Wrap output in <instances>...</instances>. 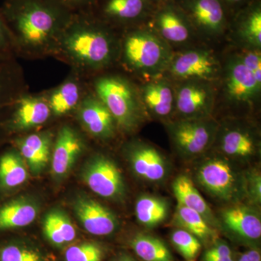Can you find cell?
Returning <instances> with one entry per match:
<instances>
[{
  "mask_svg": "<svg viewBox=\"0 0 261 261\" xmlns=\"http://www.w3.org/2000/svg\"><path fill=\"white\" fill-rule=\"evenodd\" d=\"M176 215L178 224L196 238L207 240L215 236L214 230L203 216L197 211L178 203Z\"/></svg>",
  "mask_w": 261,
  "mask_h": 261,
  "instance_id": "cell-31",
  "label": "cell"
},
{
  "mask_svg": "<svg viewBox=\"0 0 261 261\" xmlns=\"http://www.w3.org/2000/svg\"><path fill=\"white\" fill-rule=\"evenodd\" d=\"M184 12L191 25L209 35L224 32L226 18L221 0H184Z\"/></svg>",
  "mask_w": 261,
  "mask_h": 261,
  "instance_id": "cell-10",
  "label": "cell"
},
{
  "mask_svg": "<svg viewBox=\"0 0 261 261\" xmlns=\"http://www.w3.org/2000/svg\"><path fill=\"white\" fill-rule=\"evenodd\" d=\"M43 231L49 243L58 247L71 243L76 236L74 226L68 215L59 209H55L46 215Z\"/></svg>",
  "mask_w": 261,
  "mask_h": 261,
  "instance_id": "cell-22",
  "label": "cell"
},
{
  "mask_svg": "<svg viewBox=\"0 0 261 261\" xmlns=\"http://www.w3.org/2000/svg\"><path fill=\"white\" fill-rule=\"evenodd\" d=\"M238 261H261L260 252L256 250H249L245 252Z\"/></svg>",
  "mask_w": 261,
  "mask_h": 261,
  "instance_id": "cell-40",
  "label": "cell"
},
{
  "mask_svg": "<svg viewBox=\"0 0 261 261\" xmlns=\"http://www.w3.org/2000/svg\"><path fill=\"white\" fill-rule=\"evenodd\" d=\"M154 25L158 35L166 42L182 44L192 35L191 23L181 9L168 5L156 13Z\"/></svg>",
  "mask_w": 261,
  "mask_h": 261,
  "instance_id": "cell-15",
  "label": "cell"
},
{
  "mask_svg": "<svg viewBox=\"0 0 261 261\" xmlns=\"http://www.w3.org/2000/svg\"><path fill=\"white\" fill-rule=\"evenodd\" d=\"M122 60L132 71L142 75H159L167 69L172 58L168 43L158 34L144 29L132 31L123 38Z\"/></svg>",
  "mask_w": 261,
  "mask_h": 261,
  "instance_id": "cell-3",
  "label": "cell"
},
{
  "mask_svg": "<svg viewBox=\"0 0 261 261\" xmlns=\"http://www.w3.org/2000/svg\"><path fill=\"white\" fill-rule=\"evenodd\" d=\"M80 83L74 79L65 81L53 91L48 99L51 112L56 116L67 114L80 106L83 99Z\"/></svg>",
  "mask_w": 261,
  "mask_h": 261,
  "instance_id": "cell-24",
  "label": "cell"
},
{
  "mask_svg": "<svg viewBox=\"0 0 261 261\" xmlns=\"http://www.w3.org/2000/svg\"><path fill=\"white\" fill-rule=\"evenodd\" d=\"M102 249L97 244L84 243L73 245L65 253L66 261H102Z\"/></svg>",
  "mask_w": 261,
  "mask_h": 261,
  "instance_id": "cell-34",
  "label": "cell"
},
{
  "mask_svg": "<svg viewBox=\"0 0 261 261\" xmlns=\"http://www.w3.org/2000/svg\"><path fill=\"white\" fill-rule=\"evenodd\" d=\"M114 39L92 11L75 13L61 34L54 56L80 71H96L111 65L116 58Z\"/></svg>",
  "mask_w": 261,
  "mask_h": 261,
  "instance_id": "cell-2",
  "label": "cell"
},
{
  "mask_svg": "<svg viewBox=\"0 0 261 261\" xmlns=\"http://www.w3.org/2000/svg\"><path fill=\"white\" fill-rule=\"evenodd\" d=\"M14 55L9 30L0 12V62L14 58Z\"/></svg>",
  "mask_w": 261,
  "mask_h": 261,
  "instance_id": "cell-36",
  "label": "cell"
},
{
  "mask_svg": "<svg viewBox=\"0 0 261 261\" xmlns=\"http://www.w3.org/2000/svg\"><path fill=\"white\" fill-rule=\"evenodd\" d=\"M0 261H42L40 255L27 247L8 245L0 251Z\"/></svg>",
  "mask_w": 261,
  "mask_h": 261,
  "instance_id": "cell-35",
  "label": "cell"
},
{
  "mask_svg": "<svg viewBox=\"0 0 261 261\" xmlns=\"http://www.w3.org/2000/svg\"><path fill=\"white\" fill-rule=\"evenodd\" d=\"M73 13L92 11L97 0H57Z\"/></svg>",
  "mask_w": 261,
  "mask_h": 261,
  "instance_id": "cell-38",
  "label": "cell"
},
{
  "mask_svg": "<svg viewBox=\"0 0 261 261\" xmlns=\"http://www.w3.org/2000/svg\"><path fill=\"white\" fill-rule=\"evenodd\" d=\"M173 190L178 204L197 211L205 220L210 219L212 216L210 207L190 178L178 176L173 182Z\"/></svg>",
  "mask_w": 261,
  "mask_h": 261,
  "instance_id": "cell-26",
  "label": "cell"
},
{
  "mask_svg": "<svg viewBox=\"0 0 261 261\" xmlns=\"http://www.w3.org/2000/svg\"><path fill=\"white\" fill-rule=\"evenodd\" d=\"M175 80L202 81L212 83L219 78L221 66L216 57L206 49H189L172 56L167 69Z\"/></svg>",
  "mask_w": 261,
  "mask_h": 261,
  "instance_id": "cell-5",
  "label": "cell"
},
{
  "mask_svg": "<svg viewBox=\"0 0 261 261\" xmlns=\"http://www.w3.org/2000/svg\"><path fill=\"white\" fill-rule=\"evenodd\" d=\"M221 148L225 154L232 157H248L255 152L256 144L247 130L233 128L223 132Z\"/></svg>",
  "mask_w": 261,
  "mask_h": 261,
  "instance_id": "cell-27",
  "label": "cell"
},
{
  "mask_svg": "<svg viewBox=\"0 0 261 261\" xmlns=\"http://www.w3.org/2000/svg\"><path fill=\"white\" fill-rule=\"evenodd\" d=\"M135 253L145 261H173L172 255L166 245L159 239L139 234L130 243Z\"/></svg>",
  "mask_w": 261,
  "mask_h": 261,
  "instance_id": "cell-29",
  "label": "cell"
},
{
  "mask_svg": "<svg viewBox=\"0 0 261 261\" xmlns=\"http://www.w3.org/2000/svg\"><path fill=\"white\" fill-rule=\"evenodd\" d=\"M139 93L143 108L154 116L166 118L175 110V88L166 79L148 81Z\"/></svg>",
  "mask_w": 261,
  "mask_h": 261,
  "instance_id": "cell-17",
  "label": "cell"
},
{
  "mask_svg": "<svg viewBox=\"0 0 261 261\" xmlns=\"http://www.w3.org/2000/svg\"><path fill=\"white\" fill-rule=\"evenodd\" d=\"M79 118L84 128L94 137L108 139L114 135L116 121L97 96L83 98L79 106Z\"/></svg>",
  "mask_w": 261,
  "mask_h": 261,
  "instance_id": "cell-14",
  "label": "cell"
},
{
  "mask_svg": "<svg viewBox=\"0 0 261 261\" xmlns=\"http://www.w3.org/2000/svg\"><path fill=\"white\" fill-rule=\"evenodd\" d=\"M216 125L203 119H183L170 126V132L177 148L187 155H197L212 145Z\"/></svg>",
  "mask_w": 261,
  "mask_h": 261,
  "instance_id": "cell-8",
  "label": "cell"
},
{
  "mask_svg": "<svg viewBox=\"0 0 261 261\" xmlns=\"http://www.w3.org/2000/svg\"><path fill=\"white\" fill-rule=\"evenodd\" d=\"M205 252L209 255L220 257V258L227 259L233 257L231 249L225 244H218Z\"/></svg>",
  "mask_w": 261,
  "mask_h": 261,
  "instance_id": "cell-39",
  "label": "cell"
},
{
  "mask_svg": "<svg viewBox=\"0 0 261 261\" xmlns=\"http://www.w3.org/2000/svg\"><path fill=\"white\" fill-rule=\"evenodd\" d=\"M130 162L135 173L148 181H160L166 176V166L163 156L148 145L135 147L130 153Z\"/></svg>",
  "mask_w": 261,
  "mask_h": 261,
  "instance_id": "cell-19",
  "label": "cell"
},
{
  "mask_svg": "<svg viewBox=\"0 0 261 261\" xmlns=\"http://www.w3.org/2000/svg\"><path fill=\"white\" fill-rule=\"evenodd\" d=\"M197 176L201 185L219 198L230 200L238 190L232 168L223 160L207 161L199 169Z\"/></svg>",
  "mask_w": 261,
  "mask_h": 261,
  "instance_id": "cell-12",
  "label": "cell"
},
{
  "mask_svg": "<svg viewBox=\"0 0 261 261\" xmlns=\"http://www.w3.org/2000/svg\"><path fill=\"white\" fill-rule=\"evenodd\" d=\"M84 181L94 193L104 198L118 200L124 195L125 185L121 171L111 159L97 156L83 171Z\"/></svg>",
  "mask_w": 261,
  "mask_h": 261,
  "instance_id": "cell-7",
  "label": "cell"
},
{
  "mask_svg": "<svg viewBox=\"0 0 261 261\" xmlns=\"http://www.w3.org/2000/svg\"><path fill=\"white\" fill-rule=\"evenodd\" d=\"M224 1L225 3H228V4L234 5L240 4V3H243L245 0H224Z\"/></svg>",
  "mask_w": 261,
  "mask_h": 261,
  "instance_id": "cell-42",
  "label": "cell"
},
{
  "mask_svg": "<svg viewBox=\"0 0 261 261\" xmlns=\"http://www.w3.org/2000/svg\"><path fill=\"white\" fill-rule=\"evenodd\" d=\"M225 224L233 232L248 240L261 236V222L256 214L244 207H233L225 211Z\"/></svg>",
  "mask_w": 261,
  "mask_h": 261,
  "instance_id": "cell-23",
  "label": "cell"
},
{
  "mask_svg": "<svg viewBox=\"0 0 261 261\" xmlns=\"http://www.w3.org/2000/svg\"><path fill=\"white\" fill-rule=\"evenodd\" d=\"M28 178V171L21 155L14 152H7L0 159V183L6 188L21 185Z\"/></svg>",
  "mask_w": 261,
  "mask_h": 261,
  "instance_id": "cell-28",
  "label": "cell"
},
{
  "mask_svg": "<svg viewBox=\"0 0 261 261\" xmlns=\"http://www.w3.org/2000/svg\"><path fill=\"white\" fill-rule=\"evenodd\" d=\"M0 12L15 54L54 56L57 44L74 13L57 0H5Z\"/></svg>",
  "mask_w": 261,
  "mask_h": 261,
  "instance_id": "cell-1",
  "label": "cell"
},
{
  "mask_svg": "<svg viewBox=\"0 0 261 261\" xmlns=\"http://www.w3.org/2000/svg\"><path fill=\"white\" fill-rule=\"evenodd\" d=\"M214 101V89L210 82L185 81L175 88V110L184 119L207 118Z\"/></svg>",
  "mask_w": 261,
  "mask_h": 261,
  "instance_id": "cell-6",
  "label": "cell"
},
{
  "mask_svg": "<svg viewBox=\"0 0 261 261\" xmlns=\"http://www.w3.org/2000/svg\"><path fill=\"white\" fill-rule=\"evenodd\" d=\"M136 216L141 224L154 226L162 222L167 216L168 208L166 202L156 197H140L135 207Z\"/></svg>",
  "mask_w": 261,
  "mask_h": 261,
  "instance_id": "cell-30",
  "label": "cell"
},
{
  "mask_svg": "<svg viewBox=\"0 0 261 261\" xmlns=\"http://www.w3.org/2000/svg\"><path fill=\"white\" fill-rule=\"evenodd\" d=\"M261 83L243 64L238 56L226 65L225 94L228 100L238 104H252L260 93Z\"/></svg>",
  "mask_w": 261,
  "mask_h": 261,
  "instance_id": "cell-9",
  "label": "cell"
},
{
  "mask_svg": "<svg viewBox=\"0 0 261 261\" xmlns=\"http://www.w3.org/2000/svg\"><path fill=\"white\" fill-rule=\"evenodd\" d=\"M51 113L47 98L24 94L13 108L10 126L17 130H25L40 126L49 119Z\"/></svg>",
  "mask_w": 261,
  "mask_h": 261,
  "instance_id": "cell-16",
  "label": "cell"
},
{
  "mask_svg": "<svg viewBox=\"0 0 261 261\" xmlns=\"http://www.w3.org/2000/svg\"><path fill=\"white\" fill-rule=\"evenodd\" d=\"M204 261H234L232 258H220V257L213 256V255H209V254L205 253L203 255Z\"/></svg>",
  "mask_w": 261,
  "mask_h": 261,
  "instance_id": "cell-41",
  "label": "cell"
},
{
  "mask_svg": "<svg viewBox=\"0 0 261 261\" xmlns=\"http://www.w3.org/2000/svg\"><path fill=\"white\" fill-rule=\"evenodd\" d=\"M118 261H135L132 260V259L128 258V257H123V258H121V260H119Z\"/></svg>",
  "mask_w": 261,
  "mask_h": 261,
  "instance_id": "cell-43",
  "label": "cell"
},
{
  "mask_svg": "<svg viewBox=\"0 0 261 261\" xmlns=\"http://www.w3.org/2000/svg\"><path fill=\"white\" fill-rule=\"evenodd\" d=\"M24 90L23 71L14 58L0 62V113L13 110Z\"/></svg>",
  "mask_w": 261,
  "mask_h": 261,
  "instance_id": "cell-18",
  "label": "cell"
},
{
  "mask_svg": "<svg viewBox=\"0 0 261 261\" xmlns=\"http://www.w3.org/2000/svg\"><path fill=\"white\" fill-rule=\"evenodd\" d=\"M96 96L107 107L117 126L130 132L138 126L142 119V106L140 93L123 77L106 75L94 85Z\"/></svg>",
  "mask_w": 261,
  "mask_h": 261,
  "instance_id": "cell-4",
  "label": "cell"
},
{
  "mask_svg": "<svg viewBox=\"0 0 261 261\" xmlns=\"http://www.w3.org/2000/svg\"><path fill=\"white\" fill-rule=\"evenodd\" d=\"M149 0H108L102 8L105 18L126 23L140 18L145 13Z\"/></svg>",
  "mask_w": 261,
  "mask_h": 261,
  "instance_id": "cell-25",
  "label": "cell"
},
{
  "mask_svg": "<svg viewBox=\"0 0 261 261\" xmlns=\"http://www.w3.org/2000/svg\"><path fill=\"white\" fill-rule=\"evenodd\" d=\"M189 261H193V260H189Z\"/></svg>",
  "mask_w": 261,
  "mask_h": 261,
  "instance_id": "cell-44",
  "label": "cell"
},
{
  "mask_svg": "<svg viewBox=\"0 0 261 261\" xmlns=\"http://www.w3.org/2000/svg\"><path fill=\"white\" fill-rule=\"evenodd\" d=\"M38 211L35 202L28 199L12 201L0 208V229L28 226L37 218Z\"/></svg>",
  "mask_w": 261,
  "mask_h": 261,
  "instance_id": "cell-21",
  "label": "cell"
},
{
  "mask_svg": "<svg viewBox=\"0 0 261 261\" xmlns=\"http://www.w3.org/2000/svg\"><path fill=\"white\" fill-rule=\"evenodd\" d=\"M83 141L72 127H62L57 136L51 156V173L55 177H65L83 150Z\"/></svg>",
  "mask_w": 261,
  "mask_h": 261,
  "instance_id": "cell-13",
  "label": "cell"
},
{
  "mask_svg": "<svg viewBox=\"0 0 261 261\" xmlns=\"http://www.w3.org/2000/svg\"><path fill=\"white\" fill-rule=\"evenodd\" d=\"M171 240L178 252L187 260L195 258L201 249V244L195 235L185 229H178L172 233Z\"/></svg>",
  "mask_w": 261,
  "mask_h": 261,
  "instance_id": "cell-33",
  "label": "cell"
},
{
  "mask_svg": "<svg viewBox=\"0 0 261 261\" xmlns=\"http://www.w3.org/2000/svg\"><path fill=\"white\" fill-rule=\"evenodd\" d=\"M241 39L254 49L261 46V9L259 5L250 8L240 19L238 27Z\"/></svg>",
  "mask_w": 261,
  "mask_h": 261,
  "instance_id": "cell-32",
  "label": "cell"
},
{
  "mask_svg": "<svg viewBox=\"0 0 261 261\" xmlns=\"http://www.w3.org/2000/svg\"><path fill=\"white\" fill-rule=\"evenodd\" d=\"M75 216L87 232L106 236L116 231L118 221L109 209L88 197H80L74 202Z\"/></svg>",
  "mask_w": 261,
  "mask_h": 261,
  "instance_id": "cell-11",
  "label": "cell"
},
{
  "mask_svg": "<svg viewBox=\"0 0 261 261\" xmlns=\"http://www.w3.org/2000/svg\"><path fill=\"white\" fill-rule=\"evenodd\" d=\"M20 155L33 173L42 172L50 157L51 138L47 134H34L17 142Z\"/></svg>",
  "mask_w": 261,
  "mask_h": 261,
  "instance_id": "cell-20",
  "label": "cell"
},
{
  "mask_svg": "<svg viewBox=\"0 0 261 261\" xmlns=\"http://www.w3.org/2000/svg\"><path fill=\"white\" fill-rule=\"evenodd\" d=\"M244 65L252 72L257 82L261 83V56L258 49H250L238 55Z\"/></svg>",
  "mask_w": 261,
  "mask_h": 261,
  "instance_id": "cell-37",
  "label": "cell"
}]
</instances>
